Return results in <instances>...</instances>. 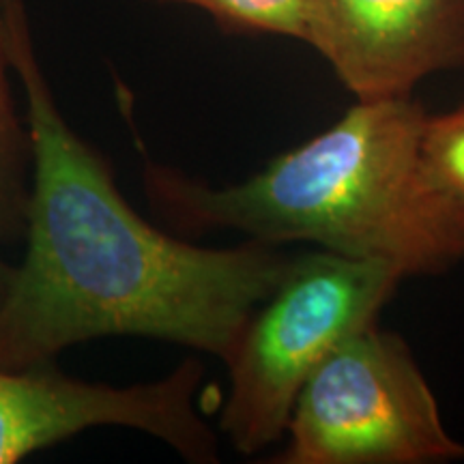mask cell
I'll return each mask as SVG.
<instances>
[{"label": "cell", "instance_id": "1", "mask_svg": "<svg viewBox=\"0 0 464 464\" xmlns=\"http://www.w3.org/2000/svg\"><path fill=\"white\" fill-rule=\"evenodd\" d=\"M3 14L24 89L33 183L26 254L0 301V368L52 363L69 346L114 335L224 359L290 258L254 239L200 247L138 216L110 161L58 110L22 0H3Z\"/></svg>", "mask_w": 464, "mask_h": 464}, {"label": "cell", "instance_id": "2", "mask_svg": "<svg viewBox=\"0 0 464 464\" xmlns=\"http://www.w3.org/2000/svg\"><path fill=\"white\" fill-rule=\"evenodd\" d=\"M423 116L413 95L357 100L246 181L211 188L149 161L144 189L181 228H230L269 246L307 241L404 277L440 274L464 260V211L421 164Z\"/></svg>", "mask_w": 464, "mask_h": 464}, {"label": "cell", "instance_id": "3", "mask_svg": "<svg viewBox=\"0 0 464 464\" xmlns=\"http://www.w3.org/2000/svg\"><path fill=\"white\" fill-rule=\"evenodd\" d=\"M402 280L390 265L327 249L290 258L224 357L230 382L219 428L232 448L252 456L282 439L304 382L342 340L376 321Z\"/></svg>", "mask_w": 464, "mask_h": 464}, {"label": "cell", "instance_id": "4", "mask_svg": "<svg viewBox=\"0 0 464 464\" xmlns=\"http://www.w3.org/2000/svg\"><path fill=\"white\" fill-rule=\"evenodd\" d=\"M282 464H428L464 458L430 382L396 334L370 323L304 382Z\"/></svg>", "mask_w": 464, "mask_h": 464}, {"label": "cell", "instance_id": "5", "mask_svg": "<svg viewBox=\"0 0 464 464\" xmlns=\"http://www.w3.org/2000/svg\"><path fill=\"white\" fill-rule=\"evenodd\" d=\"M200 390L198 359L130 387L73 379L52 363L0 368V464L97 426L133 428L164 440L185 460L216 462L218 440L200 415Z\"/></svg>", "mask_w": 464, "mask_h": 464}, {"label": "cell", "instance_id": "6", "mask_svg": "<svg viewBox=\"0 0 464 464\" xmlns=\"http://www.w3.org/2000/svg\"><path fill=\"white\" fill-rule=\"evenodd\" d=\"M357 100L464 67V0H307V39Z\"/></svg>", "mask_w": 464, "mask_h": 464}, {"label": "cell", "instance_id": "7", "mask_svg": "<svg viewBox=\"0 0 464 464\" xmlns=\"http://www.w3.org/2000/svg\"><path fill=\"white\" fill-rule=\"evenodd\" d=\"M9 52L0 0V243L24 239L33 183V140L15 112L9 86Z\"/></svg>", "mask_w": 464, "mask_h": 464}, {"label": "cell", "instance_id": "8", "mask_svg": "<svg viewBox=\"0 0 464 464\" xmlns=\"http://www.w3.org/2000/svg\"><path fill=\"white\" fill-rule=\"evenodd\" d=\"M207 11L230 33H269L307 39V0H164Z\"/></svg>", "mask_w": 464, "mask_h": 464}, {"label": "cell", "instance_id": "9", "mask_svg": "<svg viewBox=\"0 0 464 464\" xmlns=\"http://www.w3.org/2000/svg\"><path fill=\"white\" fill-rule=\"evenodd\" d=\"M420 155L430 181L464 211V106L423 116Z\"/></svg>", "mask_w": 464, "mask_h": 464}, {"label": "cell", "instance_id": "10", "mask_svg": "<svg viewBox=\"0 0 464 464\" xmlns=\"http://www.w3.org/2000/svg\"><path fill=\"white\" fill-rule=\"evenodd\" d=\"M11 266L7 260L0 256V301L5 297V290H7V284H9V276H11Z\"/></svg>", "mask_w": 464, "mask_h": 464}]
</instances>
